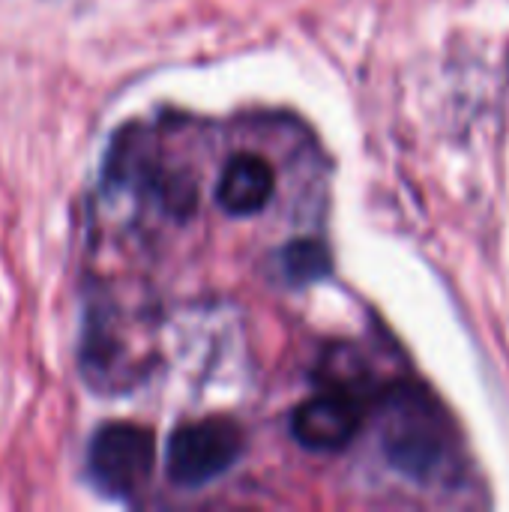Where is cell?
Wrapping results in <instances>:
<instances>
[{"label":"cell","mask_w":509,"mask_h":512,"mask_svg":"<svg viewBox=\"0 0 509 512\" xmlns=\"http://www.w3.org/2000/svg\"><path fill=\"white\" fill-rule=\"evenodd\" d=\"M378 438L390 468L414 483L447 480L459 459L450 414L420 384H396L384 393Z\"/></svg>","instance_id":"obj_1"},{"label":"cell","mask_w":509,"mask_h":512,"mask_svg":"<svg viewBox=\"0 0 509 512\" xmlns=\"http://www.w3.org/2000/svg\"><path fill=\"white\" fill-rule=\"evenodd\" d=\"M156 459L153 432L135 423L102 426L87 450V471L93 483L111 498H132L150 483Z\"/></svg>","instance_id":"obj_2"},{"label":"cell","mask_w":509,"mask_h":512,"mask_svg":"<svg viewBox=\"0 0 509 512\" xmlns=\"http://www.w3.org/2000/svg\"><path fill=\"white\" fill-rule=\"evenodd\" d=\"M243 450V432L225 417H207L180 426L168 441V480L198 489L222 477Z\"/></svg>","instance_id":"obj_3"},{"label":"cell","mask_w":509,"mask_h":512,"mask_svg":"<svg viewBox=\"0 0 509 512\" xmlns=\"http://www.w3.org/2000/svg\"><path fill=\"white\" fill-rule=\"evenodd\" d=\"M363 411L351 393H324L303 402L291 417V432L300 447L315 453H333L354 441Z\"/></svg>","instance_id":"obj_4"},{"label":"cell","mask_w":509,"mask_h":512,"mask_svg":"<svg viewBox=\"0 0 509 512\" xmlns=\"http://www.w3.org/2000/svg\"><path fill=\"white\" fill-rule=\"evenodd\" d=\"M276 189L273 168L252 153L234 156L216 186V201L231 216H252L267 207L270 195Z\"/></svg>","instance_id":"obj_5"},{"label":"cell","mask_w":509,"mask_h":512,"mask_svg":"<svg viewBox=\"0 0 509 512\" xmlns=\"http://www.w3.org/2000/svg\"><path fill=\"white\" fill-rule=\"evenodd\" d=\"M333 261L324 243L318 240H294L282 249V273L291 285H309L330 276Z\"/></svg>","instance_id":"obj_6"}]
</instances>
